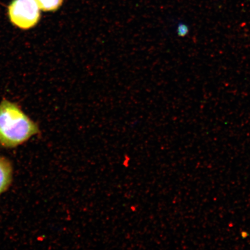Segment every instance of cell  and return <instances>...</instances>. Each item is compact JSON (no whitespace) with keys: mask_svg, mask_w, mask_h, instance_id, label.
I'll return each mask as SVG.
<instances>
[{"mask_svg":"<svg viewBox=\"0 0 250 250\" xmlns=\"http://www.w3.org/2000/svg\"><path fill=\"white\" fill-rule=\"evenodd\" d=\"M40 133L39 125L20 106L4 99L0 103V146L18 147Z\"/></svg>","mask_w":250,"mask_h":250,"instance_id":"6da1fadb","label":"cell"},{"mask_svg":"<svg viewBox=\"0 0 250 250\" xmlns=\"http://www.w3.org/2000/svg\"><path fill=\"white\" fill-rule=\"evenodd\" d=\"M40 9L35 0H14L8 8L9 17L15 26L28 30L38 23Z\"/></svg>","mask_w":250,"mask_h":250,"instance_id":"7a4b0ae2","label":"cell"},{"mask_svg":"<svg viewBox=\"0 0 250 250\" xmlns=\"http://www.w3.org/2000/svg\"><path fill=\"white\" fill-rule=\"evenodd\" d=\"M14 168L12 162L7 158L0 155V195L11 187L13 181Z\"/></svg>","mask_w":250,"mask_h":250,"instance_id":"3957f363","label":"cell"},{"mask_svg":"<svg viewBox=\"0 0 250 250\" xmlns=\"http://www.w3.org/2000/svg\"><path fill=\"white\" fill-rule=\"evenodd\" d=\"M40 9L44 11H54L61 7L63 0H35Z\"/></svg>","mask_w":250,"mask_h":250,"instance_id":"277c9868","label":"cell"}]
</instances>
